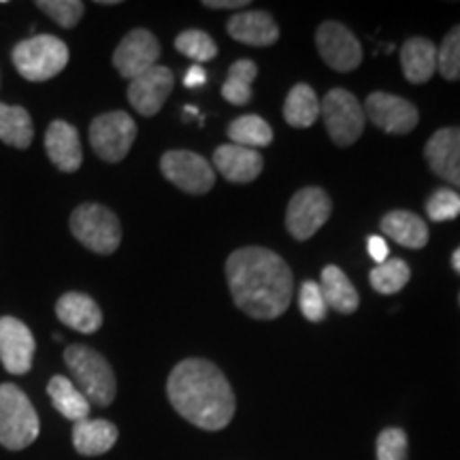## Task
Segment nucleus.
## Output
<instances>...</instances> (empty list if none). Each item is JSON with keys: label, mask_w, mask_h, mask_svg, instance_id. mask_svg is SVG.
Masks as SVG:
<instances>
[{"label": "nucleus", "mask_w": 460, "mask_h": 460, "mask_svg": "<svg viewBox=\"0 0 460 460\" xmlns=\"http://www.w3.org/2000/svg\"><path fill=\"white\" fill-rule=\"evenodd\" d=\"M13 65L28 82H48L68 65V48L51 34H37L13 48Z\"/></svg>", "instance_id": "obj_5"}, {"label": "nucleus", "mask_w": 460, "mask_h": 460, "mask_svg": "<svg viewBox=\"0 0 460 460\" xmlns=\"http://www.w3.org/2000/svg\"><path fill=\"white\" fill-rule=\"evenodd\" d=\"M320 118V101L312 85L296 84L288 92L284 102V119L292 128H309Z\"/></svg>", "instance_id": "obj_26"}, {"label": "nucleus", "mask_w": 460, "mask_h": 460, "mask_svg": "<svg viewBox=\"0 0 460 460\" xmlns=\"http://www.w3.org/2000/svg\"><path fill=\"white\" fill-rule=\"evenodd\" d=\"M71 233L79 243L96 254H113L122 243L118 216L99 203H84L73 211Z\"/></svg>", "instance_id": "obj_6"}, {"label": "nucleus", "mask_w": 460, "mask_h": 460, "mask_svg": "<svg viewBox=\"0 0 460 460\" xmlns=\"http://www.w3.org/2000/svg\"><path fill=\"white\" fill-rule=\"evenodd\" d=\"M226 279L234 305L254 320H275L290 307L292 271L267 247H241L226 261Z\"/></svg>", "instance_id": "obj_1"}, {"label": "nucleus", "mask_w": 460, "mask_h": 460, "mask_svg": "<svg viewBox=\"0 0 460 460\" xmlns=\"http://www.w3.org/2000/svg\"><path fill=\"white\" fill-rule=\"evenodd\" d=\"M48 394L58 411L66 420L79 422L90 416V401L85 399L82 390H79L71 379L65 376H54L48 384Z\"/></svg>", "instance_id": "obj_25"}, {"label": "nucleus", "mask_w": 460, "mask_h": 460, "mask_svg": "<svg viewBox=\"0 0 460 460\" xmlns=\"http://www.w3.org/2000/svg\"><path fill=\"white\" fill-rule=\"evenodd\" d=\"M401 66L410 84H427L437 71V48L424 37L407 39L401 48Z\"/></svg>", "instance_id": "obj_22"}, {"label": "nucleus", "mask_w": 460, "mask_h": 460, "mask_svg": "<svg viewBox=\"0 0 460 460\" xmlns=\"http://www.w3.org/2000/svg\"><path fill=\"white\" fill-rule=\"evenodd\" d=\"M377 460H407V435L402 429H384L377 435Z\"/></svg>", "instance_id": "obj_35"}, {"label": "nucleus", "mask_w": 460, "mask_h": 460, "mask_svg": "<svg viewBox=\"0 0 460 460\" xmlns=\"http://www.w3.org/2000/svg\"><path fill=\"white\" fill-rule=\"evenodd\" d=\"M172 84H175V77H172V71L169 66L156 65L154 68H149L147 73L139 75V77L130 82V105L135 107V111L146 115V118H152V115H156L164 107V102L172 90Z\"/></svg>", "instance_id": "obj_15"}, {"label": "nucleus", "mask_w": 460, "mask_h": 460, "mask_svg": "<svg viewBox=\"0 0 460 460\" xmlns=\"http://www.w3.org/2000/svg\"><path fill=\"white\" fill-rule=\"evenodd\" d=\"M226 31L234 41L252 48H269L279 39V28L267 11H243L228 20Z\"/></svg>", "instance_id": "obj_18"}, {"label": "nucleus", "mask_w": 460, "mask_h": 460, "mask_svg": "<svg viewBox=\"0 0 460 460\" xmlns=\"http://www.w3.org/2000/svg\"><path fill=\"white\" fill-rule=\"evenodd\" d=\"M320 115L324 118L329 137L339 147L354 146L365 130V111L352 92L335 88L320 102Z\"/></svg>", "instance_id": "obj_7"}, {"label": "nucleus", "mask_w": 460, "mask_h": 460, "mask_svg": "<svg viewBox=\"0 0 460 460\" xmlns=\"http://www.w3.org/2000/svg\"><path fill=\"white\" fill-rule=\"evenodd\" d=\"M452 267L456 269V271L460 273V247H458V250L454 252V254H452Z\"/></svg>", "instance_id": "obj_40"}, {"label": "nucleus", "mask_w": 460, "mask_h": 460, "mask_svg": "<svg viewBox=\"0 0 460 460\" xmlns=\"http://www.w3.org/2000/svg\"><path fill=\"white\" fill-rule=\"evenodd\" d=\"M365 113L388 135H407L418 126V109L407 99L388 92H373L365 102Z\"/></svg>", "instance_id": "obj_13"}, {"label": "nucleus", "mask_w": 460, "mask_h": 460, "mask_svg": "<svg viewBox=\"0 0 460 460\" xmlns=\"http://www.w3.org/2000/svg\"><path fill=\"white\" fill-rule=\"evenodd\" d=\"M166 394L172 410L203 430L228 427L237 407L226 376L205 358L181 360L171 371Z\"/></svg>", "instance_id": "obj_2"}, {"label": "nucleus", "mask_w": 460, "mask_h": 460, "mask_svg": "<svg viewBox=\"0 0 460 460\" xmlns=\"http://www.w3.org/2000/svg\"><path fill=\"white\" fill-rule=\"evenodd\" d=\"M34 128L31 113L24 107H11L0 102V141L11 147L26 149L32 143Z\"/></svg>", "instance_id": "obj_27"}, {"label": "nucleus", "mask_w": 460, "mask_h": 460, "mask_svg": "<svg viewBox=\"0 0 460 460\" xmlns=\"http://www.w3.org/2000/svg\"><path fill=\"white\" fill-rule=\"evenodd\" d=\"M458 303H460V295H458Z\"/></svg>", "instance_id": "obj_41"}, {"label": "nucleus", "mask_w": 460, "mask_h": 460, "mask_svg": "<svg viewBox=\"0 0 460 460\" xmlns=\"http://www.w3.org/2000/svg\"><path fill=\"white\" fill-rule=\"evenodd\" d=\"M137 139V124L126 111H109L90 124V146L105 163H119Z\"/></svg>", "instance_id": "obj_8"}, {"label": "nucleus", "mask_w": 460, "mask_h": 460, "mask_svg": "<svg viewBox=\"0 0 460 460\" xmlns=\"http://www.w3.org/2000/svg\"><path fill=\"white\" fill-rule=\"evenodd\" d=\"M410 278V267H407V262L401 261V258L377 264V267L369 273L373 290L379 292V295H396V292L407 286Z\"/></svg>", "instance_id": "obj_30"}, {"label": "nucleus", "mask_w": 460, "mask_h": 460, "mask_svg": "<svg viewBox=\"0 0 460 460\" xmlns=\"http://www.w3.org/2000/svg\"><path fill=\"white\" fill-rule=\"evenodd\" d=\"M247 0H205L203 7L207 9H241L247 7Z\"/></svg>", "instance_id": "obj_39"}, {"label": "nucleus", "mask_w": 460, "mask_h": 460, "mask_svg": "<svg viewBox=\"0 0 460 460\" xmlns=\"http://www.w3.org/2000/svg\"><path fill=\"white\" fill-rule=\"evenodd\" d=\"M56 315L68 329L92 335L102 326V312L94 298L82 292H66L58 298Z\"/></svg>", "instance_id": "obj_20"}, {"label": "nucleus", "mask_w": 460, "mask_h": 460, "mask_svg": "<svg viewBox=\"0 0 460 460\" xmlns=\"http://www.w3.org/2000/svg\"><path fill=\"white\" fill-rule=\"evenodd\" d=\"M367 250H369V256L376 261L377 264L386 262L388 261V245H386V239L379 237V234H373L367 241Z\"/></svg>", "instance_id": "obj_37"}, {"label": "nucleus", "mask_w": 460, "mask_h": 460, "mask_svg": "<svg viewBox=\"0 0 460 460\" xmlns=\"http://www.w3.org/2000/svg\"><path fill=\"white\" fill-rule=\"evenodd\" d=\"M183 84H186V88H200V85L207 84V73L200 66L188 68L186 77H183Z\"/></svg>", "instance_id": "obj_38"}, {"label": "nucleus", "mask_w": 460, "mask_h": 460, "mask_svg": "<svg viewBox=\"0 0 460 460\" xmlns=\"http://www.w3.org/2000/svg\"><path fill=\"white\" fill-rule=\"evenodd\" d=\"M427 214L433 222L456 220L460 216V194L452 188H439L427 200Z\"/></svg>", "instance_id": "obj_33"}, {"label": "nucleus", "mask_w": 460, "mask_h": 460, "mask_svg": "<svg viewBox=\"0 0 460 460\" xmlns=\"http://www.w3.org/2000/svg\"><path fill=\"white\" fill-rule=\"evenodd\" d=\"M258 75L256 62L241 58L228 68L226 82L222 85V96L230 105L243 107L252 101V84H254Z\"/></svg>", "instance_id": "obj_28"}, {"label": "nucleus", "mask_w": 460, "mask_h": 460, "mask_svg": "<svg viewBox=\"0 0 460 460\" xmlns=\"http://www.w3.org/2000/svg\"><path fill=\"white\" fill-rule=\"evenodd\" d=\"M160 58V43L152 32L146 28L130 31L119 41L118 49L113 54V66L126 79H137L139 75L147 73L149 68L158 65Z\"/></svg>", "instance_id": "obj_12"}, {"label": "nucleus", "mask_w": 460, "mask_h": 460, "mask_svg": "<svg viewBox=\"0 0 460 460\" xmlns=\"http://www.w3.org/2000/svg\"><path fill=\"white\" fill-rule=\"evenodd\" d=\"M437 71L447 82H460V24L454 26L437 48Z\"/></svg>", "instance_id": "obj_31"}, {"label": "nucleus", "mask_w": 460, "mask_h": 460, "mask_svg": "<svg viewBox=\"0 0 460 460\" xmlns=\"http://www.w3.org/2000/svg\"><path fill=\"white\" fill-rule=\"evenodd\" d=\"M45 152H48L49 160L60 171H77L84 160L82 141H79L77 128L68 122H62V119L51 122L48 132H45Z\"/></svg>", "instance_id": "obj_17"}, {"label": "nucleus", "mask_w": 460, "mask_h": 460, "mask_svg": "<svg viewBox=\"0 0 460 460\" xmlns=\"http://www.w3.org/2000/svg\"><path fill=\"white\" fill-rule=\"evenodd\" d=\"M320 290L326 301V307L335 309L339 314H354L358 309V292H356L352 281L345 278V273L335 264H329L322 271Z\"/></svg>", "instance_id": "obj_24"}, {"label": "nucleus", "mask_w": 460, "mask_h": 460, "mask_svg": "<svg viewBox=\"0 0 460 460\" xmlns=\"http://www.w3.org/2000/svg\"><path fill=\"white\" fill-rule=\"evenodd\" d=\"M424 156L435 175L460 188V126L437 130L427 141Z\"/></svg>", "instance_id": "obj_16"}, {"label": "nucleus", "mask_w": 460, "mask_h": 460, "mask_svg": "<svg viewBox=\"0 0 460 460\" xmlns=\"http://www.w3.org/2000/svg\"><path fill=\"white\" fill-rule=\"evenodd\" d=\"M298 307L309 322H322L326 318V301L318 281H303L298 292Z\"/></svg>", "instance_id": "obj_36"}, {"label": "nucleus", "mask_w": 460, "mask_h": 460, "mask_svg": "<svg viewBox=\"0 0 460 460\" xmlns=\"http://www.w3.org/2000/svg\"><path fill=\"white\" fill-rule=\"evenodd\" d=\"M228 139L241 147H267L273 141V128L258 115H241L230 122Z\"/></svg>", "instance_id": "obj_29"}, {"label": "nucleus", "mask_w": 460, "mask_h": 460, "mask_svg": "<svg viewBox=\"0 0 460 460\" xmlns=\"http://www.w3.org/2000/svg\"><path fill=\"white\" fill-rule=\"evenodd\" d=\"M118 441V427L109 420H79L73 424V446L82 456H101Z\"/></svg>", "instance_id": "obj_21"}, {"label": "nucleus", "mask_w": 460, "mask_h": 460, "mask_svg": "<svg viewBox=\"0 0 460 460\" xmlns=\"http://www.w3.org/2000/svg\"><path fill=\"white\" fill-rule=\"evenodd\" d=\"M160 171L172 186L188 194H207L216 183V171L199 154L188 149H171L160 160Z\"/></svg>", "instance_id": "obj_10"}, {"label": "nucleus", "mask_w": 460, "mask_h": 460, "mask_svg": "<svg viewBox=\"0 0 460 460\" xmlns=\"http://www.w3.org/2000/svg\"><path fill=\"white\" fill-rule=\"evenodd\" d=\"M384 234L402 247L420 250L429 243V226L422 217L411 214V211H390L382 217L379 224Z\"/></svg>", "instance_id": "obj_23"}, {"label": "nucleus", "mask_w": 460, "mask_h": 460, "mask_svg": "<svg viewBox=\"0 0 460 460\" xmlns=\"http://www.w3.org/2000/svg\"><path fill=\"white\" fill-rule=\"evenodd\" d=\"M34 349V337L22 320L4 315L0 318V362L11 376H24L31 371Z\"/></svg>", "instance_id": "obj_14"}, {"label": "nucleus", "mask_w": 460, "mask_h": 460, "mask_svg": "<svg viewBox=\"0 0 460 460\" xmlns=\"http://www.w3.org/2000/svg\"><path fill=\"white\" fill-rule=\"evenodd\" d=\"M332 203L322 188L309 186L298 190L286 211V228L296 241L312 239L329 222Z\"/></svg>", "instance_id": "obj_9"}, {"label": "nucleus", "mask_w": 460, "mask_h": 460, "mask_svg": "<svg viewBox=\"0 0 460 460\" xmlns=\"http://www.w3.org/2000/svg\"><path fill=\"white\" fill-rule=\"evenodd\" d=\"M65 362L75 379V386L82 390L90 405H111L118 393V382L105 356L88 345L75 343L65 349Z\"/></svg>", "instance_id": "obj_3"}, {"label": "nucleus", "mask_w": 460, "mask_h": 460, "mask_svg": "<svg viewBox=\"0 0 460 460\" xmlns=\"http://www.w3.org/2000/svg\"><path fill=\"white\" fill-rule=\"evenodd\" d=\"M37 7L62 28H75L84 17L85 4L79 0H39Z\"/></svg>", "instance_id": "obj_34"}, {"label": "nucleus", "mask_w": 460, "mask_h": 460, "mask_svg": "<svg viewBox=\"0 0 460 460\" xmlns=\"http://www.w3.org/2000/svg\"><path fill=\"white\" fill-rule=\"evenodd\" d=\"M175 48L180 54L192 58L197 62L214 60L217 56V45L209 34L203 31H183L175 39Z\"/></svg>", "instance_id": "obj_32"}, {"label": "nucleus", "mask_w": 460, "mask_h": 460, "mask_svg": "<svg viewBox=\"0 0 460 460\" xmlns=\"http://www.w3.org/2000/svg\"><path fill=\"white\" fill-rule=\"evenodd\" d=\"M39 430V416L24 390L15 384H0V446L24 450L37 441Z\"/></svg>", "instance_id": "obj_4"}, {"label": "nucleus", "mask_w": 460, "mask_h": 460, "mask_svg": "<svg viewBox=\"0 0 460 460\" xmlns=\"http://www.w3.org/2000/svg\"><path fill=\"white\" fill-rule=\"evenodd\" d=\"M214 166L233 183H250L262 172L264 160L258 149L241 146H220L214 152Z\"/></svg>", "instance_id": "obj_19"}, {"label": "nucleus", "mask_w": 460, "mask_h": 460, "mask_svg": "<svg viewBox=\"0 0 460 460\" xmlns=\"http://www.w3.org/2000/svg\"><path fill=\"white\" fill-rule=\"evenodd\" d=\"M315 45L322 60L339 73H349L360 66L362 45L349 28L339 22H324L315 32Z\"/></svg>", "instance_id": "obj_11"}]
</instances>
